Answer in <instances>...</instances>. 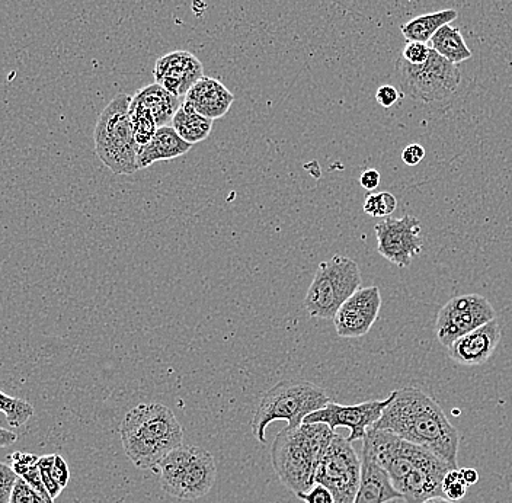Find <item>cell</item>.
<instances>
[{
  "mask_svg": "<svg viewBox=\"0 0 512 503\" xmlns=\"http://www.w3.org/2000/svg\"><path fill=\"white\" fill-rule=\"evenodd\" d=\"M392 393V402L373 428L392 432L403 440L427 448L451 469H459V432L448 421L437 400L416 387H405Z\"/></svg>",
  "mask_w": 512,
  "mask_h": 503,
  "instance_id": "1",
  "label": "cell"
},
{
  "mask_svg": "<svg viewBox=\"0 0 512 503\" xmlns=\"http://www.w3.org/2000/svg\"><path fill=\"white\" fill-rule=\"evenodd\" d=\"M128 460L142 470H155L159 461L184 441V429L162 403H142L127 412L120 426Z\"/></svg>",
  "mask_w": 512,
  "mask_h": 503,
  "instance_id": "2",
  "label": "cell"
},
{
  "mask_svg": "<svg viewBox=\"0 0 512 503\" xmlns=\"http://www.w3.org/2000/svg\"><path fill=\"white\" fill-rule=\"evenodd\" d=\"M335 431L326 424H302L284 428L271 447V463L278 479L294 495L315 485V473Z\"/></svg>",
  "mask_w": 512,
  "mask_h": 503,
  "instance_id": "3",
  "label": "cell"
},
{
  "mask_svg": "<svg viewBox=\"0 0 512 503\" xmlns=\"http://www.w3.org/2000/svg\"><path fill=\"white\" fill-rule=\"evenodd\" d=\"M331 402L322 387L303 380H283L262 396L256 409L252 431L256 440L267 442V428L274 421H286L290 428L303 424L310 413Z\"/></svg>",
  "mask_w": 512,
  "mask_h": 503,
  "instance_id": "4",
  "label": "cell"
},
{
  "mask_svg": "<svg viewBox=\"0 0 512 503\" xmlns=\"http://www.w3.org/2000/svg\"><path fill=\"white\" fill-rule=\"evenodd\" d=\"M130 104L131 96L118 94L101 112L95 127L96 155L115 175H133L140 169Z\"/></svg>",
  "mask_w": 512,
  "mask_h": 503,
  "instance_id": "5",
  "label": "cell"
},
{
  "mask_svg": "<svg viewBox=\"0 0 512 503\" xmlns=\"http://www.w3.org/2000/svg\"><path fill=\"white\" fill-rule=\"evenodd\" d=\"M363 284L360 267L348 256L335 255L320 262L315 278L304 297V309L315 319L334 320L355 291Z\"/></svg>",
  "mask_w": 512,
  "mask_h": 503,
  "instance_id": "6",
  "label": "cell"
},
{
  "mask_svg": "<svg viewBox=\"0 0 512 503\" xmlns=\"http://www.w3.org/2000/svg\"><path fill=\"white\" fill-rule=\"evenodd\" d=\"M396 73L403 92L425 104L447 101L456 94L462 82L457 64L448 62L432 48L427 62L422 64H409L400 57Z\"/></svg>",
  "mask_w": 512,
  "mask_h": 503,
  "instance_id": "7",
  "label": "cell"
},
{
  "mask_svg": "<svg viewBox=\"0 0 512 503\" xmlns=\"http://www.w3.org/2000/svg\"><path fill=\"white\" fill-rule=\"evenodd\" d=\"M361 458L352 442L335 434L315 473V485L331 490L335 503H354L360 488Z\"/></svg>",
  "mask_w": 512,
  "mask_h": 503,
  "instance_id": "8",
  "label": "cell"
},
{
  "mask_svg": "<svg viewBox=\"0 0 512 503\" xmlns=\"http://www.w3.org/2000/svg\"><path fill=\"white\" fill-rule=\"evenodd\" d=\"M496 319L494 306L480 294L451 299L441 307L435 322V333L441 345L450 346L460 336L475 331Z\"/></svg>",
  "mask_w": 512,
  "mask_h": 503,
  "instance_id": "9",
  "label": "cell"
},
{
  "mask_svg": "<svg viewBox=\"0 0 512 503\" xmlns=\"http://www.w3.org/2000/svg\"><path fill=\"white\" fill-rule=\"evenodd\" d=\"M377 236V252L399 268L411 267L416 256L421 255V223L414 216L402 219L386 217L374 227Z\"/></svg>",
  "mask_w": 512,
  "mask_h": 503,
  "instance_id": "10",
  "label": "cell"
},
{
  "mask_svg": "<svg viewBox=\"0 0 512 503\" xmlns=\"http://www.w3.org/2000/svg\"><path fill=\"white\" fill-rule=\"evenodd\" d=\"M393 393L384 400H368L358 405H339L329 402L323 409L310 413L303 424H326L331 429L348 428V441L364 440L367 431L382 418L383 410L392 402Z\"/></svg>",
  "mask_w": 512,
  "mask_h": 503,
  "instance_id": "11",
  "label": "cell"
},
{
  "mask_svg": "<svg viewBox=\"0 0 512 503\" xmlns=\"http://www.w3.org/2000/svg\"><path fill=\"white\" fill-rule=\"evenodd\" d=\"M382 309L379 287L360 288L342 304L334 317L336 333L341 338L366 336L376 323Z\"/></svg>",
  "mask_w": 512,
  "mask_h": 503,
  "instance_id": "12",
  "label": "cell"
},
{
  "mask_svg": "<svg viewBox=\"0 0 512 503\" xmlns=\"http://www.w3.org/2000/svg\"><path fill=\"white\" fill-rule=\"evenodd\" d=\"M155 83L184 99L188 91L204 76L203 63L190 51L178 50L156 60Z\"/></svg>",
  "mask_w": 512,
  "mask_h": 503,
  "instance_id": "13",
  "label": "cell"
},
{
  "mask_svg": "<svg viewBox=\"0 0 512 503\" xmlns=\"http://www.w3.org/2000/svg\"><path fill=\"white\" fill-rule=\"evenodd\" d=\"M499 341H501V328L494 319L456 339L447 348L448 357L464 367H479L494 355Z\"/></svg>",
  "mask_w": 512,
  "mask_h": 503,
  "instance_id": "14",
  "label": "cell"
},
{
  "mask_svg": "<svg viewBox=\"0 0 512 503\" xmlns=\"http://www.w3.org/2000/svg\"><path fill=\"white\" fill-rule=\"evenodd\" d=\"M184 101L210 120H219L229 112L235 95L220 80L203 76L185 95Z\"/></svg>",
  "mask_w": 512,
  "mask_h": 503,
  "instance_id": "15",
  "label": "cell"
},
{
  "mask_svg": "<svg viewBox=\"0 0 512 503\" xmlns=\"http://www.w3.org/2000/svg\"><path fill=\"white\" fill-rule=\"evenodd\" d=\"M396 499H402V496L393 486L389 474L370 454L363 451L360 488L354 503H387Z\"/></svg>",
  "mask_w": 512,
  "mask_h": 503,
  "instance_id": "16",
  "label": "cell"
},
{
  "mask_svg": "<svg viewBox=\"0 0 512 503\" xmlns=\"http://www.w3.org/2000/svg\"><path fill=\"white\" fill-rule=\"evenodd\" d=\"M217 479V467L214 458L207 450L192 447L190 461L182 479L181 498L194 501L203 498L213 489Z\"/></svg>",
  "mask_w": 512,
  "mask_h": 503,
  "instance_id": "17",
  "label": "cell"
},
{
  "mask_svg": "<svg viewBox=\"0 0 512 503\" xmlns=\"http://www.w3.org/2000/svg\"><path fill=\"white\" fill-rule=\"evenodd\" d=\"M191 149L192 144L182 140L174 128L159 127L152 142L137 149V162L140 169L149 168L153 163L162 162V160L181 158Z\"/></svg>",
  "mask_w": 512,
  "mask_h": 503,
  "instance_id": "18",
  "label": "cell"
},
{
  "mask_svg": "<svg viewBox=\"0 0 512 503\" xmlns=\"http://www.w3.org/2000/svg\"><path fill=\"white\" fill-rule=\"evenodd\" d=\"M133 101L143 105L153 115L159 127H165L171 126L172 118H174L178 108L181 107L184 99L172 95L171 92L166 91L158 83H152V85L140 89L133 96Z\"/></svg>",
  "mask_w": 512,
  "mask_h": 503,
  "instance_id": "19",
  "label": "cell"
},
{
  "mask_svg": "<svg viewBox=\"0 0 512 503\" xmlns=\"http://www.w3.org/2000/svg\"><path fill=\"white\" fill-rule=\"evenodd\" d=\"M192 454L191 445L182 444L159 461L153 473L158 474L160 486L168 495L181 498L182 479Z\"/></svg>",
  "mask_w": 512,
  "mask_h": 503,
  "instance_id": "20",
  "label": "cell"
},
{
  "mask_svg": "<svg viewBox=\"0 0 512 503\" xmlns=\"http://www.w3.org/2000/svg\"><path fill=\"white\" fill-rule=\"evenodd\" d=\"M214 121L204 117L200 112L194 110L190 104L182 101L174 118L171 127L179 134L182 140L192 144L204 142L213 131Z\"/></svg>",
  "mask_w": 512,
  "mask_h": 503,
  "instance_id": "21",
  "label": "cell"
},
{
  "mask_svg": "<svg viewBox=\"0 0 512 503\" xmlns=\"http://www.w3.org/2000/svg\"><path fill=\"white\" fill-rule=\"evenodd\" d=\"M457 16L459 14L454 9H443V11L434 12V14L416 16V18L403 24L400 31H402L406 41L430 43L435 32L444 25L451 24L454 19H457Z\"/></svg>",
  "mask_w": 512,
  "mask_h": 503,
  "instance_id": "22",
  "label": "cell"
},
{
  "mask_svg": "<svg viewBox=\"0 0 512 503\" xmlns=\"http://www.w3.org/2000/svg\"><path fill=\"white\" fill-rule=\"evenodd\" d=\"M430 47L453 64L466 62L472 57V51L467 47L462 32L459 28L451 27L450 24L444 25L435 32L434 37L431 38Z\"/></svg>",
  "mask_w": 512,
  "mask_h": 503,
  "instance_id": "23",
  "label": "cell"
},
{
  "mask_svg": "<svg viewBox=\"0 0 512 503\" xmlns=\"http://www.w3.org/2000/svg\"><path fill=\"white\" fill-rule=\"evenodd\" d=\"M130 117L137 149L147 146V144L152 142V139L155 137L156 131H158L159 128L158 124H156L155 118H153V115L150 114L143 105H140L139 102L133 101V98H131L130 104Z\"/></svg>",
  "mask_w": 512,
  "mask_h": 503,
  "instance_id": "24",
  "label": "cell"
},
{
  "mask_svg": "<svg viewBox=\"0 0 512 503\" xmlns=\"http://www.w3.org/2000/svg\"><path fill=\"white\" fill-rule=\"evenodd\" d=\"M11 458L12 469H14V472L18 474V477L24 479L28 485H31L32 488L38 490L41 495L51 499V496L48 495L46 486H44L43 479H41L40 467H38V458L40 457L34 456V454L15 453L12 454Z\"/></svg>",
  "mask_w": 512,
  "mask_h": 503,
  "instance_id": "25",
  "label": "cell"
},
{
  "mask_svg": "<svg viewBox=\"0 0 512 503\" xmlns=\"http://www.w3.org/2000/svg\"><path fill=\"white\" fill-rule=\"evenodd\" d=\"M0 412L5 413L6 421L14 428L27 424L34 415V408L27 400L8 396L0 390Z\"/></svg>",
  "mask_w": 512,
  "mask_h": 503,
  "instance_id": "26",
  "label": "cell"
},
{
  "mask_svg": "<svg viewBox=\"0 0 512 503\" xmlns=\"http://www.w3.org/2000/svg\"><path fill=\"white\" fill-rule=\"evenodd\" d=\"M398 207V200L390 192H377L368 194L364 201V213L370 217H389L395 213Z\"/></svg>",
  "mask_w": 512,
  "mask_h": 503,
  "instance_id": "27",
  "label": "cell"
},
{
  "mask_svg": "<svg viewBox=\"0 0 512 503\" xmlns=\"http://www.w3.org/2000/svg\"><path fill=\"white\" fill-rule=\"evenodd\" d=\"M469 486L464 482L462 470L451 469L443 479V496L451 502L462 501Z\"/></svg>",
  "mask_w": 512,
  "mask_h": 503,
  "instance_id": "28",
  "label": "cell"
},
{
  "mask_svg": "<svg viewBox=\"0 0 512 503\" xmlns=\"http://www.w3.org/2000/svg\"><path fill=\"white\" fill-rule=\"evenodd\" d=\"M9 503H53V499H48L46 496L41 495L38 490L28 485L24 479L18 477Z\"/></svg>",
  "mask_w": 512,
  "mask_h": 503,
  "instance_id": "29",
  "label": "cell"
},
{
  "mask_svg": "<svg viewBox=\"0 0 512 503\" xmlns=\"http://www.w3.org/2000/svg\"><path fill=\"white\" fill-rule=\"evenodd\" d=\"M431 54V47L427 43L408 41L402 51V59L409 64H422L427 62Z\"/></svg>",
  "mask_w": 512,
  "mask_h": 503,
  "instance_id": "30",
  "label": "cell"
},
{
  "mask_svg": "<svg viewBox=\"0 0 512 503\" xmlns=\"http://www.w3.org/2000/svg\"><path fill=\"white\" fill-rule=\"evenodd\" d=\"M54 457H56V454L38 458V467H40L41 479H43L44 486H46L48 495L51 496V499H56L63 490L59 485H57V483H54L53 479H51V466H53Z\"/></svg>",
  "mask_w": 512,
  "mask_h": 503,
  "instance_id": "31",
  "label": "cell"
},
{
  "mask_svg": "<svg viewBox=\"0 0 512 503\" xmlns=\"http://www.w3.org/2000/svg\"><path fill=\"white\" fill-rule=\"evenodd\" d=\"M18 474L12 467L0 463V503H9L11 501L12 490L15 488Z\"/></svg>",
  "mask_w": 512,
  "mask_h": 503,
  "instance_id": "32",
  "label": "cell"
},
{
  "mask_svg": "<svg viewBox=\"0 0 512 503\" xmlns=\"http://www.w3.org/2000/svg\"><path fill=\"white\" fill-rule=\"evenodd\" d=\"M297 498L306 503H335V498L331 490L322 485L313 486V488L307 490V492L297 495Z\"/></svg>",
  "mask_w": 512,
  "mask_h": 503,
  "instance_id": "33",
  "label": "cell"
},
{
  "mask_svg": "<svg viewBox=\"0 0 512 503\" xmlns=\"http://www.w3.org/2000/svg\"><path fill=\"white\" fill-rule=\"evenodd\" d=\"M51 479L62 489L66 488L70 480L69 466H67L66 461L59 454H56L53 466H51Z\"/></svg>",
  "mask_w": 512,
  "mask_h": 503,
  "instance_id": "34",
  "label": "cell"
},
{
  "mask_svg": "<svg viewBox=\"0 0 512 503\" xmlns=\"http://www.w3.org/2000/svg\"><path fill=\"white\" fill-rule=\"evenodd\" d=\"M400 94L398 89L392 85H383L377 89L376 92V101L379 102V105H382L383 108H390L399 101Z\"/></svg>",
  "mask_w": 512,
  "mask_h": 503,
  "instance_id": "35",
  "label": "cell"
},
{
  "mask_svg": "<svg viewBox=\"0 0 512 503\" xmlns=\"http://www.w3.org/2000/svg\"><path fill=\"white\" fill-rule=\"evenodd\" d=\"M425 158V149L421 144H409L403 149L402 160L405 165L416 166Z\"/></svg>",
  "mask_w": 512,
  "mask_h": 503,
  "instance_id": "36",
  "label": "cell"
},
{
  "mask_svg": "<svg viewBox=\"0 0 512 503\" xmlns=\"http://www.w3.org/2000/svg\"><path fill=\"white\" fill-rule=\"evenodd\" d=\"M380 179H382V176H380L379 171H376V169H367V171H364L363 175H361L360 184L366 191H374V189L379 187Z\"/></svg>",
  "mask_w": 512,
  "mask_h": 503,
  "instance_id": "37",
  "label": "cell"
},
{
  "mask_svg": "<svg viewBox=\"0 0 512 503\" xmlns=\"http://www.w3.org/2000/svg\"><path fill=\"white\" fill-rule=\"evenodd\" d=\"M16 441H18V435L8 429L0 428V448L9 447Z\"/></svg>",
  "mask_w": 512,
  "mask_h": 503,
  "instance_id": "38",
  "label": "cell"
},
{
  "mask_svg": "<svg viewBox=\"0 0 512 503\" xmlns=\"http://www.w3.org/2000/svg\"><path fill=\"white\" fill-rule=\"evenodd\" d=\"M462 470L463 479L464 482H466V485L473 486L476 485V483L479 482V473L478 470L475 469H460Z\"/></svg>",
  "mask_w": 512,
  "mask_h": 503,
  "instance_id": "39",
  "label": "cell"
},
{
  "mask_svg": "<svg viewBox=\"0 0 512 503\" xmlns=\"http://www.w3.org/2000/svg\"><path fill=\"white\" fill-rule=\"evenodd\" d=\"M422 503H457V502L448 501V499L444 498V496H434V498L427 499V501H424Z\"/></svg>",
  "mask_w": 512,
  "mask_h": 503,
  "instance_id": "40",
  "label": "cell"
}]
</instances>
